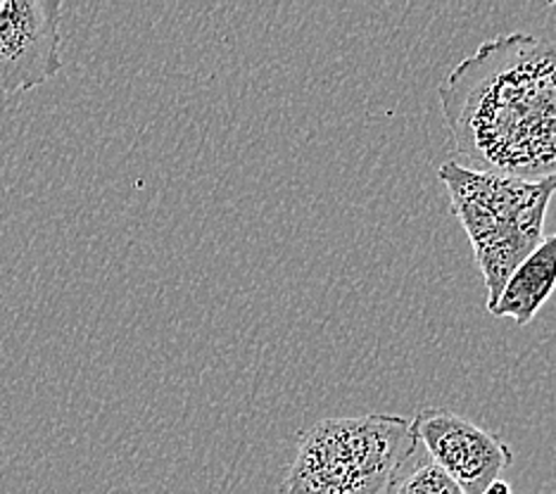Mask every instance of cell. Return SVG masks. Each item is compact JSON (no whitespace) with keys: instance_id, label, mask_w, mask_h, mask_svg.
I'll return each mask as SVG.
<instances>
[{"instance_id":"6da1fadb","label":"cell","mask_w":556,"mask_h":494,"mask_svg":"<svg viewBox=\"0 0 556 494\" xmlns=\"http://www.w3.org/2000/svg\"><path fill=\"white\" fill-rule=\"evenodd\" d=\"M462 167L556 179V43L511 31L480 43L438 88Z\"/></svg>"},{"instance_id":"5b68a950","label":"cell","mask_w":556,"mask_h":494,"mask_svg":"<svg viewBox=\"0 0 556 494\" xmlns=\"http://www.w3.org/2000/svg\"><path fill=\"white\" fill-rule=\"evenodd\" d=\"M60 0H5L0 10V96L27 93L62 69Z\"/></svg>"},{"instance_id":"9c48e42d","label":"cell","mask_w":556,"mask_h":494,"mask_svg":"<svg viewBox=\"0 0 556 494\" xmlns=\"http://www.w3.org/2000/svg\"><path fill=\"white\" fill-rule=\"evenodd\" d=\"M3 5H5V0H0V10H3Z\"/></svg>"},{"instance_id":"7a4b0ae2","label":"cell","mask_w":556,"mask_h":494,"mask_svg":"<svg viewBox=\"0 0 556 494\" xmlns=\"http://www.w3.org/2000/svg\"><path fill=\"white\" fill-rule=\"evenodd\" d=\"M419 447L412 418H324L298 433L278 494H390Z\"/></svg>"},{"instance_id":"ba28073f","label":"cell","mask_w":556,"mask_h":494,"mask_svg":"<svg viewBox=\"0 0 556 494\" xmlns=\"http://www.w3.org/2000/svg\"><path fill=\"white\" fill-rule=\"evenodd\" d=\"M483 494H511V485L507 483V480L497 478V480H492V483L485 487Z\"/></svg>"},{"instance_id":"3957f363","label":"cell","mask_w":556,"mask_h":494,"mask_svg":"<svg viewBox=\"0 0 556 494\" xmlns=\"http://www.w3.org/2000/svg\"><path fill=\"white\" fill-rule=\"evenodd\" d=\"M438 176L447 188L454 217L471 240L490 309L511 271L545 240V219L556 193V179H509L466 169L454 160L442 164Z\"/></svg>"},{"instance_id":"52a82bcc","label":"cell","mask_w":556,"mask_h":494,"mask_svg":"<svg viewBox=\"0 0 556 494\" xmlns=\"http://www.w3.org/2000/svg\"><path fill=\"white\" fill-rule=\"evenodd\" d=\"M390 494H464L454 480L431 459L416 461L407 473H400Z\"/></svg>"},{"instance_id":"277c9868","label":"cell","mask_w":556,"mask_h":494,"mask_svg":"<svg viewBox=\"0 0 556 494\" xmlns=\"http://www.w3.org/2000/svg\"><path fill=\"white\" fill-rule=\"evenodd\" d=\"M412 430L464 494H483L514 461V449L500 435L447 409H421L412 416Z\"/></svg>"},{"instance_id":"8992f818","label":"cell","mask_w":556,"mask_h":494,"mask_svg":"<svg viewBox=\"0 0 556 494\" xmlns=\"http://www.w3.org/2000/svg\"><path fill=\"white\" fill-rule=\"evenodd\" d=\"M556 290V233L547 236L511 271L490 314L528 326Z\"/></svg>"}]
</instances>
